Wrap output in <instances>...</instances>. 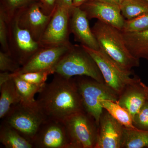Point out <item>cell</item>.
<instances>
[{"instance_id":"1","label":"cell","mask_w":148,"mask_h":148,"mask_svg":"<svg viewBox=\"0 0 148 148\" xmlns=\"http://www.w3.org/2000/svg\"><path fill=\"white\" fill-rule=\"evenodd\" d=\"M53 75L52 81L46 83L39 92L37 104L47 118L64 121L84 109L74 78Z\"/></svg>"},{"instance_id":"2","label":"cell","mask_w":148,"mask_h":148,"mask_svg":"<svg viewBox=\"0 0 148 148\" xmlns=\"http://www.w3.org/2000/svg\"><path fill=\"white\" fill-rule=\"evenodd\" d=\"M91 29L100 49L123 69L130 71L140 66V60L128 50L121 30L98 20Z\"/></svg>"},{"instance_id":"3","label":"cell","mask_w":148,"mask_h":148,"mask_svg":"<svg viewBox=\"0 0 148 148\" xmlns=\"http://www.w3.org/2000/svg\"><path fill=\"white\" fill-rule=\"evenodd\" d=\"M53 74L71 78L86 76L105 83L94 59L82 46L73 45L53 68Z\"/></svg>"},{"instance_id":"4","label":"cell","mask_w":148,"mask_h":148,"mask_svg":"<svg viewBox=\"0 0 148 148\" xmlns=\"http://www.w3.org/2000/svg\"><path fill=\"white\" fill-rule=\"evenodd\" d=\"M74 78L84 110L92 117L98 127L104 110L101 101L108 100L116 102L119 95L105 83L86 76H76Z\"/></svg>"},{"instance_id":"5","label":"cell","mask_w":148,"mask_h":148,"mask_svg":"<svg viewBox=\"0 0 148 148\" xmlns=\"http://www.w3.org/2000/svg\"><path fill=\"white\" fill-rule=\"evenodd\" d=\"M46 119L37 104L28 105L20 102L12 106L2 122L16 130L32 144L37 132Z\"/></svg>"},{"instance_id":"6","label":"cell","mask_w":148,"mask_h":148,"mask_svg":"<svg viewBox=\"0 0 148 148\" xmlns=\"http://www.w3.org/2000/svg\"><path fill=\"white\" fill-rule=\"evenodd\" d=\"M82 46L97 64L105 83L119 96L127 86L140 79L138 77L133 76L132 71L123 69L101 49L95 50Z\"/></svg>"},{"instance_id":"7","label":"cell","mask_w":148,"mask_h":148,"mask_svg":"<svg viewBox=\"0 0 148 148\" xmlns=\"http://www.w3.org/2000/svg\"><path fill=\"white\" fill-rule=\"evenodd\" d=\"M72 148H95L98 126L84 110L74 114L64 121Z\"/></svg>"},{"instance_id":"8","label":"cell","mask_w":148,"mask_h":148,"mask_svg":"<svg viewBox=\"0 0 148 148\" xmlns=\"http://www.w3.org/2000/svg\"><path fill=\"white\" fill-rule=\"evenodd\" d=\"M10 55L21 66L43 47L26 29L18 25L16 15L8 21Z\"/></svg>"},{"instance_id":"9","label":"cell","mask_w":148,"mask_h":148,"mask_svg":"<svg viewBox=\"0 0 148 148\" xmlns=\"http://www.w3.org/2000/svg\"><path fill=\"white\" fill-rule=\"evenodd\" d=\"M71 9L57 6L40 40L43 47L70 42V20Z\"/></svg>"},{"instance_id":"10","label":"cell","mask_w":148,"mask_h":148,"mask_svg":"<svg viewBox=\"0 0 148 148\" xmlns=\"http://www.w3.org/2000/svg\"><path fill=\"white\" fill-rule=\"evenodd\" d=\"M34 148H72L64 121L47 118L32 143Z\"/></svg>"},{"instance_id":"11","label":"cell","mask_w":148,"mask_h":148,"mask_svg":"<svg viewBox=\"0 0 148 148\" xmlns=\"http://www.w3.org/2000/svg\"><path fill=\"white\" fill-rule=\"evenodd\" d=\"M73 45L69 42L61 45L42 47L21 66L18 71L11 73L12 77L29 72L53 71L54 66Z\"/></svg>"},{"instance_id":"12","label":"cell","mask_w":148,"mask_h":148,"mask_svg":"<svg viewBox=\"0 0 148 148\" xmlns=\"http://www.w3.org/2000/svg\"><path fill=\"white\" fill-rule=\"evenodd\" d=\"M53 14H45L36 2L21 10L15 15L20 27L27 30L35 40L39 42Z\"/></svg>"},{"instance_id":"13","label":"cell","mask_w":148,"mask_h":148,"mask_svg":"<svg viewBox=\"0 0 148 148\" xmlns=\"http://www.w3.org/2000/svg\"><path fill=\"white\" fill-rule=\"evenodd\" d=\"M80 8L86 13L89 19L97 18L121 31L125 19L120 6L92 0L84 4Z\"/></svg>"},{"instance_id":"14","label":"cell","mask_w":148,"mask_h":148,"mask_svg":"<svg viewBox=\"0 0 148 148\" xmlns=\"http://www.w3.org/2000/svg\"><path fill=\"white\" fill-rule=\"evenodd\" d=\"M124 127L107 112L102 114L95 148H121Z\"/></svg>"},{"instance_id":"15","label":"cell","mask_w":148,"mask_h":148,"mask_svg":"<svg viewBox=\"0 0 148 148\" xmlns=\"http://www.w3.org/2000/svg\"><path fill=\"white\" fill-rule=\"evenodd\" d=\"M88 19L86 13L80 7L73 6L70 16L71 33L74 35L75 40L80 43L81 45L99 50V45L89 26Z\"/></svg>"},{"instance_id":"16","label":"cell","mask_w":148,"mask_h":148,"mask_svg":"<svg viewBox=\"0 0 148 148\" xmlns=\"http://www.w3.org/2000/svg\"><path fill=\"white\" fill-rule=\"evenodd\" d=\"M146 88L140 79L127 86L119 96L117 102L130 114L132 120L147 102Z\"/></svg>"},{"instance_id":"17","label":"cell","mask_w":148,"mask_h":148,"mask_svg":"<svg viewBox=\"0 0 148 148\" xmlns=\"http://www.w3.org/2000/svg\"><path fill=\"white\" fill-rule=\"evenodd\" d=\"M122 32L125 45L135 58L148 61V30L135 33Z\"/></svg>"},{"instance_id":"18","label":"cell","mask_w":148,"mask_h":148,"mask_svg":"<svg viewBox=\"0 0 148 148\" xmlns=\"http://www.w3.org/2000/svg\"><path fill=\"white\" fill-rule=\"evenodd\" d=\"M0 119H2L12 106L21 102L13 78L0 85Z\"/></svg>"},{"instance_id":"19","label":"cell","mask_w":148,"mask_h":148,"mask_svg":"<svg viewBox=\"0 0 148 148\" xmlns=\"http://www.w3.org/2000/svg\"><path fill=\"white\" fill-rule=\"evenodd\" d=\"M0 142L6 148H34L33 145L13 127L2 122Z\"/></svg>"},{"instance_id":"20","label":"cell","mask_w":148,"mask_h":148,"mask_svg":"<svg viewBox=\"0 0 148 148\" xmlns=\"http://www.w3.org/2000/svg\"><path fill=\"white\" fill-rule=\"evenodd\" d=\"M104 110L125 128L137 129L133 123L132 117L124 108L117 102L111 100H104L101 101Z\"/></svg>"},{"instance_id":"21","label":"cell","mask_w":148,"mask_h":148,"mask_svg":"<svg viewBox=\"0 0 148 148\" xmlns=\"http://www.w3.org/2000/svg\"><path fill=\"white\" fill-rule=\"evenodd\" d=\"M121 148H148V130L124 127Z\"/></svg>"},{"instance_id":"22","label":"cell","mask_w":148,"mask_h":148,"mask_svg":"<svg viewBox=\"0 0 148 148\" xmlns=\"http://www.w3.org/2000/svg\"><path fill=\"white\" fill-rule=\"evenodd\" d=\"M16 89L21 99V102L28 105H36L35 95L39 93L44 85L30 83L21 79L18 76L13 77Z\"/></svg>"},{"instance_id":"23","label":"cell","mask_w":148,"mask_h":148,"mask_svg":"<svg viewBox=\"0 0 148 148\" xmlns=\"http://www.w3.org/2000/svg\"><path fill=\"white\" fill-rule=\"evenodd\" d=\"M123 16L131 19L148 12L147 0H124L120 5Z\"/></svg>"},{"instance_id":"24","label":"cell","mask_w":148,"mask_h":148,"mask_svg":"<svg viewBox=\"0 0 148 148\" xmlns=\"http://www.w3.org/2000/svg\"><path fill=\"white\" fill-rule=\"evenodd\" d=\"M34 2L35 0H3L0 11L3 12L8 21L18 12Z\"/></svg>"},{"instance_id":"25","label":"cell","mask_w":148,"mask_h":148,"mask_svg":"<svg viewBox=\"0 0 148 148\" xmlns=\"http://www.w3.org/2000/svg\"><path fill=\"white\" fill-rule=\"evenodd\" d=\"M148 30V12L135 18L125 20L121 32L124 33H135Z\"/></svg>"},{"instance_id":"26","label":"cell","mask_w":148,"mask_h":148,"mask_svg":"<svg viewBox=\"0 0 148 148\" xmlns=\"http://www.w3.org/2000/svg\"><path fill=\"white\" fill-rule=\"evenodd\" d=\"M51 74H53L52 70H47L24 73L15 76H18L21 79L33 84L44 85L46 84L48 77Z\"/></svg>"},{"instance_id":"27","label":"cell","mask_w":148,"mask_h":148,"mask_svg":"<svg viewBox=\"0 0 148 148\" xmlns=\"http://www.w3.org/2000/svg\"><path fill=\"white\" fill-rule=\"evenodd\" d=\"M21 66L15 61L10 54L1 50L0 51V71L15 73L18 71Z\"/></svg>"},{"instance_id":"28","label":"cell","mask_w":148,"mask_h":148,"mask_svg":"<svg viewBox=\"0 0 148 148\" xmlns=\"http://www.w3.org/2000/svg\"><path fill=\"white\" fill-rule=\"evenodd\" d=\"M0 43L1 50L10 55L8 43V21L5 16L0 11Z\"/></svg>"},{"instance_id":"29","label":"cell","mask_w":148,"mask_h":148,"mask_svg":"<svg viewBox=\"0 0 148 148\" xmlns=\"http://www.w3.org/2000/svg\"><path fill=\"white\" fill-rule=\"evenodd\" d=\"M133 123L137 129L148 130V102L143 105L140 110L133 118Z\"/></svg>"},{"instance_id":"30","label":"cell","mask_w":148,"mask_h":148,"mask_svg":"<svg viewBox=\"0 0 148 148\" xmlns=\"http://www.w3.org/2000/svg\"><path fill=\"white\" fill-rule=\"evenodd\" d=\"M37 3L42 11L47 15L52 14L57 6V0H38Z\"/></svg>"},{"instance_id":"31","label":"cell","mask_w":148,"mask_h":148,"mask_svg":"<svg viewBox=\"0 0 148 148\" xmlns=\"http://www.w3.org/2000/svg\"><path fill=\"white\" fill-rule=\"evenodd\" d=\"M12 78L13 77L12 76L11 73L7 72H1L0 73V85Z\"/></svg>"},{"instance_id":"32","label":"cell","mask_w":148,"mask_h":148,"mask_svg":"<svg viewBox=\"0 0 148 148\" xmlns=\"http://www.w3.org/2000/svg\"><path fill=\"white\" fill-rule=\"evenodd\" d=\"M73 0H57V6L65 7L70 9L73 7Z\"/></svg>"},{"instance_id":"33","label":"cell","mask_w":148,"mask_h":148,"mask_svg":"<svg viewBox=\"0 0 148 148\" xmlns=\"http://www.w3.org/2000/svg\"><path fill=\"white\" fill-rule=\"evenodd\" d=\"M95 1L120 6L124 0H95Z\"/></svg>"},{"instance_id":"34","label":"cell","mask_w":148,"mask_h":148,"mask_svg":"<svg viewBox=\"0 0 148 148\" xmlns=\"http://www.w3.org/2000/svg\"><path fill=\"white\" fill-rule=\"evenodd\" d=\"M92 0H73V6L74 7H80L84 4Z\"/></svg>"},{"instance_id":"35","label":"cell","mask_w":148,"mask_h":148,"mask_svg":"<svg viewBox=\"0 0 148 148\" xmlns=\"http://www.w3.org/2000/svg\"><path fill=\"white\" fill-rule=\"evenodd\" d=\"M146 93H147V101L148 102V86H147L146 88Z\"/></svg>"},{"instance_id":"36","label":"cell","mask_w":148,"mask_h":148,"mask_svg":"<svg viewBox=\"0 0 148 148\" xmlns=\"http://www.w3.org/2000/svg\"><path fill=\"white\" fill-rule=\"evenodd\" d=\"M147 1H148V0H147Z\"/></svg>"}]
</instances>
